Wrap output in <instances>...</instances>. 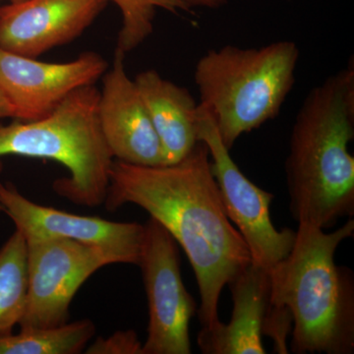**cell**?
<instances>
[{
    "mask_svg": "<svg viewBox=\"0 0 354 354\" xmlns=\"http://www.w3.org/2000/svg\"><path fill=\"white\" fill-rule=\"evenodd\" d=\"M104 204L109 211L137 205L172 235L196 276L202 328L220 322L221 290L252 260L225 213L206 144L198 142L174 165L145 167L114 160Z\"/></svg>",
    "mask_w": 354,
    "mask_h": 354,
    "instance_id": "cell-1",
    "label": "cell"
},
{
    "mask_svg": "<svg viewBox=\"0 0 354 354\" xmlns=\"http://www.w3.org/2000/svg\"><path fill=\"white\" fill-rule=\"evenodd\" d=\"M354 62L312 88L298 109L286 160L298 223L333 227L354 214Z\"/></svg>",
    "mask_w": 354,
    "mask_h": 354,
    "instance_id": "cell-2",
    "label": "cell"
},
{
    "mask_svg": "<svg viewBox=\"0 0 354 354\" xmlns=\"http://www.w3.org/2000/svg\"><path fill=\"white\" fill-rule=\"evenodd\" d=\"M353 234V218L329 234L298 223L290 253L270 270L269 304L292 318L291 353H353V274L335 262L337 247Z\"/></svg>",
    "mask_w": 354,
    "mask_h": 354,
    "instance_id": "cell-3",
    "label": "cell"
},
{
    "mask_svg": "<svg viewBox=\"0 0 354 354\" xmlns=\"http://www.w3.org/2000/svg\"><path fill=\"white\" fill-rule=\"evenodd\" d=\"M298 60L292 41L261 48L227 44L199 58L194 71L199 104L228 150L242 135L278 118L295 85Z\"/></svg>",
    "mask_w": 354,
    "mask_h": 354,
    "instance_id": "cell-4",
    "label": "cell"
},
{
    "mask_svg": "<svg viewBox=\"0 0 354 354\" xmlns=\"http://www.w3.org/2000/svg\"><path fill=\"white\" fill-rule=\"evenodd\" d=\"M99 97V88L85 86L41 120L0 124V171L7 156L53 160L69 171L53 183L57 194L82 206L104 204L114 160L100 127Z\"/></svg>",
    "mask_w": 354,
    "mask_h": 354,
    "instance_id": "cell-5",
    "label": "cell"
},
{
    "mask_svg": "<svg viewBox=\"0 0 354 354\" xmlns=\"http://www.w3.org/2000/svg\"><path fill=\"white\" fill-rule=\"evenodd\" d=\"M197 132L198 140L208 148L212 171L228 218L243 237L253 264L270 271L290 253L295 230L274 227L270 214L274 195L258 187L239 169L221 141L211 114L200 104Z\"/></svg>",
    "mask_w": 354,
    "mask_h": 354,
    "instance_id": "cell-6",
    "label": "cell"
},
{
    "mask_svg": "<svg viewBox=\"0 0 354 354\" xmlns=\"http://www.w3.org/2000/svg\"><path fill=\"white\" fill-rule=\"evenodd\" d=\"M29 291L20 329L68 323L69 307L83 283L102 267L121 264L102 247L66 239L27 241Z\"/></svg>",
    "mask_w": 354,
    "mask_h": 354,
    "instance_id": "cell-7",
    "label": "cell"
},
{
    "mask_svg": "<svg viewBox=\"0 0 354 354\" xmlns=\"http://www.w3.org/2000/svg\"><path fill=\"white\" fill-rule=\"evenodd\" d=\"M139 267L148 298V337L143 354H189V323L196 302L181 278L178 243L158 221L144 225Z\"/></svg>",
    "mask_w": 354,
    "mask_h": 354,
    "instance_id": "cell-8",
    "label": "cell"
},
{
    "mask_svg": "<svg viewBox=\"0 0 354 354\" xmlns=\"http://www.w3.org/2000/svg\"><path fill=\"white\" fill-rule=\"evenodd\" d=\"M108 69V62L95 51L50 64L0 48V91L12 106L14 120H38L53 113L74 91L95 85Z\"/></svg>",
    "mask_w": 354,
    "mask_h": 354,
    "instance_id": "cell-9",
    "label": "cell"
},
{
    "mask_svg": "<svg viewBox=\"0 0 354 354\" xmlns=\"http://www.w3.org/2000/svg\"><path fill=\"white\" fill-rule=\"evenodd\" d=\"M0 212L13 221L27 241L71 239L111 251L121 264H139L145 232L141 223H116L43 206L4 183H0Z\"/></svg>",
    "mask_w": 354,
    "mask_h": 354,
    "instance_id": "cell-10",
    "label": "cell"
},
{
    "mask_svg": "<svg viewBox=\"0 0 354 354\" xmlns=\"http://www.w3.org/2000/svg\"><path fill=\"white\" fill-rule=\"evenodd\" d=\"M109 0H17L0 6V48L37 58L78 39Z\"/></svg>",
    "mask_w": 354,
    "mask_h": 354,
    "instance_id": "cell-11",
    "label": "cell"
},
{
    "mask_svg": "<svg viewBox=\"0 0 354 354\" xmlns=\"http://www.w3.org/2000/svg\"><path fill=\"white\" fill-rule=\"evenodd\" d=\"M125 55L115 50L113 66L102 76L97 116L113 160L127 164L164 165L162 146L134 80L128 77Z\"/></svg>",
    "mask_w": 354,
    "mask_h": 354,
    "instance_id": "cell-12",
    "label": "cell"
},
{
    "mask_svg": "<svg viewBox=\"0 0 354 354\" xmlns=\"http://www.w3.org/2000/svg\"><path fill=\"white\" fill-rule=\"evenodd\" d=\"M234 309L230 323L202 328L197 342L205 354H265L263 328L270 302L269 271L247 266L227 283Z\"/></svg>",
    "mask_w": 354,
    "mask_h": 354,
    "instance_id": "cell-13",
    "label": "cell"
},
{
    "mask_svg": "<svg viewBox=\"0 0 354 354\" xmlns=\"http://www.w3.org/2000/svg\"><path fill=\"white\" fill-rule=\"evenodd\" d=\"M134 82L160 140L164 165L180 162L199 142L196 101L153 69L140 72Z\"/></svg>",
    "mask_w": 354,
    "mask_h": 354,
    "instance_id": "cell-14",
    "label": "cell"
},
{
    "mask_svg": "<svg viewBox=\"0 0 354 354\" xmlns=\"http://www.w3.org/2000/svg\"><path fill=\"white\" fill-rule=\"evenodd\" d=\"M29 291L27 239L16 230L0 249V337L24 316Z\"/></svg>",
    "mask_w": 354,
    "mask_h": 354,
    "instance_id": "cell-15",
    "label": "cell"
},
{
    "mask_svg": "<svg viewBox=\"0 0 354 354\" xmlns=\"http://www.w3.org/2000/svg\"><path fill=\"white\" fill-rule=\"evenodd\" d=\"M95 326L88 319L58 327L27 328L0 337V354H77L94 337Z\"/></svg>",
    "mask_w": 354,
    "mask_h": 354,
    "instance_id": "cell-16",
    "label": "cell"
},
{
    "mask_svg": "<svg viewBox=\"0 0 354 354\" xmlns=\"http://www.w3.org/2000/svg\"><path fill=\"white\" fill-rule=\"evenodd\" d=\"M122 15L116 50L123 55L136 50L153 32V21L158 8L174 14L190 12L183 0H113Z\"/></svg>",
    "mask_w": 354,
    "mask_h": 354,
    "instance_id": "cell-17",
    "label": "cell"
},
{
    "mask_svg": "<svg viewBox=\"0 0 354 354\" xmlns=\"http://www.w3.org/2000/svg\"><path fill=\"white\" fill-rule=\"evenodd\" d=\"M88 354H143V344L134 330H118L109 337H99L87 346Z\"/></svg>",
    "mask_w": 354,
    "mask_h": 354,
    "instance_id": "cell-18",
    "label": "cell"
},
{
    "mask_svg": "<svg viewBox=\"0 0 354 354\" xmlns=\"http://www.w3.org/2000/svg\"><path fill=\"white\" fill-rule=\"evenodd\" d=\"M186 4L192 7H202V8L220 9L227 4L228 0H183Z\"/></svg>",
    "mask_w": 354,
    "mask_h": 354,
    "instance_id": "cell-19",
    "label": "cell"
},
{
    "mask_svg": "<svg viewBox=\"0 0 354 354\" xmlns=\"http://www.w3.org/2000/svg\"><path fill=\"white\" fill-rule=\"evenodd\" d=\"M2 118H12L14 120V111L10 102L7 101L6 97L0 91V120Z\"/></svg>",
    "mask_w": 354,
    "mask_h": 354,
    "instance_id": "cell-20",
    "label": "cell"
},
{
    "mask_svg": "<svg viewBox=\"0 0 354 354\" xmlns=\"http://www.w3.org/2000/svg\"><path fill=\"white\" fill-rule=\"evenodd\" d=\"M4 1V0H0V2ZM9 1H17V0H9Z\"/></svg>",
    "mask_w": 354,
    "mask_h": 354,
    "instance_id": "cell-21",
    "label": "cell"
}]
</instances>
